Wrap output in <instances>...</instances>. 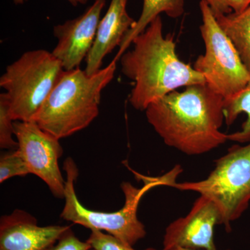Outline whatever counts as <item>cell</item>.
<instances>
[{"mask_svg":"<svg viewBox=\"0 0 250 250\" xmlns=\"http://www.w3.org/2000/svg\"><path fill=\"white\" fill-rule=\"evenodd\" d=\"M92 247L87 241L79 239L71 228L67 230L53 246L45 250H90Z\"/></svg>","mask_w":250,"mask_h":250,"instance_id":"20","label":"cell"},{"mask_svg":"<svg viewBox=\"0 0 250 250\" xmlns=\"http://www.w3.org/2000/svg\"><path fill=\"white\" fill-rule=\"evenodd\" d=\"M30 174L19 149H13L1 154L0 159V183L16 177Z\"/></svg>","mask_w":250,"mask_h":250,"instance_id":"16","label":"cell"},{"mask_svg":"<svg viewBox=\"0 0 250 250\" xmlns=\"http://www.w3.org/2000/svg\"><path fill=\"white\" fill-rule=\"evenodd\" d=\"M70 228L69 225L39 226L35 217L16 209L0 219V250H45Z\"/></svg>","mask_w":250,"mask_h":250,"instance_id":"11","label":"cell"},{"mask_svg":"<svg viewBox=\"0 0 250 250\" xmlns=\"http://www.w3.org/2000/svg\"><path fill=\"white\" fill-rule=\"evenodd\" d=\"M94 250L92 249V250Z\"/></svg>","mask_w":250,"mask_h":250,"instance_id":"23","label":"cell"},{"mask_svg":"<svg viewBox=\"0 0 250 250\" xmlns=\"http://www.w3.org/2000/svg\"><path fill=\"white\" fill-rule=\"evenodd\" d=\"M184 0H143L141 16L134 27L125 36L113 60L118 62L132 44L135 38L146 30L148 25L161 14H166L174 19L182 17L184 14Z\"/></svg>","mask_w":250,"mask_h":250,"instance_id":"13","label":"cell"},{"mask_svg":"<svg viewBox=\"0 0 250 250\" xmlns=\"http://www.w3.org/2000/svg\"><path fill=\"white\" fill-rule=\"evenodd\" d=\"M128 0H111L109 8L99 23L96 37L85 59V71L93 75L101 70L104 59L116 47L136 24L126 10Z\"/></svg>","mask_w":250,"mask_h":250,"instance_id":"12","label":"cell"},{"mask_svg":"<svg viewBox=\"0 0 250 250\" xmlns=\"http://www.w3.org/2000/svg\"><path fill=\"white\" fill-rule=\"evenodd\" d=\"M63 68L52 52L28 51L8 65L0 77L14 121H34Z\"/></svg>","mask_w":250,"mask_h":250,"instance_id":"5","label":"cell"},{"mask_svg":"<svg viewBox=\"0 0 250 250\" xmlns=\"http://www.w3.org/2000/svg\"><path fill=\"white\" fill-rule=\"evenodd\" d=\"M14 126L18 149L29 172L42 179L54 196L64 199L65 180L59 165L63 150L59 140L34 121H14Z\"/></svg>","mask_w":250,"mask_h":250,"instance_id":"8","label":"cell"},{"mask_svg":"<svg viewBox=\"0 0 250 250\" xmlns=\"http://www.w3.org/2000/svg\"><path fill=\"white\" fill-rule=\"evenodd\" d=\"M105 4L106 0H95L83 14L54 27V36L58 42L52 53L62 62L64 70L78 68L86 59Z\"/></svg>","mask_w":250,"mask_h":250,"instance_id":"10","label":"cell"},{"mask_svg":"<svg viewBox=\"0 0 250 250\" xmlns=\"http://www.w3.org/2000/svg\"><path fill=\"white\" fill-rule=\"evenodd\" d=\"M200 33L206 49L205 54L197 57L193 68L203 75L210 89L224 99L229 98L246 86L250 74L205 0L200 1Z\"/></svg>","mask_w":250,"mask_h":250,"instance_id":"7","label":"cell"},{"mask_svg":"<svg viewBox=\"0 0 250 250\" xmlns=\"http://www.w3.org/2000/svg\"><path fill=\"white\" fill-rule=\"evenodd\" d=\"M213 16L250 74V6L241 13Z\"/></svg>","mask_w":250,"mask_h":250,"instance_id":"14","label":"cell"},{"mask_svg":"<svg viewBox=\"0 0 250 250\" xmlns=\"http://www.w3.org/2000/svg\"><path fill=\"white\" fill-rule=\"evenodd\" d=\"M27 0H14V2L16 4H24V1ZM74 6H78L79 4H85L88 2V0H67Z\"/></svg>","mask_w":250,"mask_h":250,"instance_id":"21","label":"cell"},{"mask_svg":"<svg viewBox=\"0 0 250 250\" xmlns=\"http://www.w3.org/2000/svg\"><path fill=\"white\" fill-rule=\"evenodd\" d=\"M242 113H246L247 120L241 131L229 134V141L240 143L250 141V80L243 90L224 100L225 121L228 126L232 125Z\"/></svg>","mask_w":250,"mask_h":250,"instance_id":"15","label":"cell"},{"mask_svg":"<svg viewBox=\"0 0 250 250\" xmlns=\"http://www.w3.org/2000/svg\"><path fill=\"white\" fill-rule=\"evenodd\" d=\"M116 61L93 75L80 67L63 70L34 121L54 137H68L98 116L102 92L113 80Z\"/></svg>","mask_w":250,"mask_h":250,"instance_id":"3","label":"cell"},{"mask_svg":"<svg viewBox=\"0 0 250 250\" xmlns=\"http://www.w3.org/2000/svg\"><path fill=\"white\" fill-rule=\"evenodd\" d=\"M224 99L207 83L171 92L146 108L148 123L169 147L189 156L210 152L229 141L220 131Z\"/></svg>","mask_w":250,"mask_h":250,"instance_id":"1","label":"cell"},{"mask_svg":"<svg viewBox=\"0 0 250 250\" xmlns=\"http://www.w3.org/2000/svg\"><path fill=\"white\" fill-rule=\"evenodd\" d=\"M213 15L241 13L250 6V0H205Z\"/></svg>","mask_w":250,"mask_h":250,"instance_id":"19","label":"cell"},{"mask_svg":"<svg viewBox=\"0 0 250 250\" xmlns=\"http://www.w3.org/2000/svg\"><path fill=\"white\" fill-rule=\"evenodd\" d=\"M63 169L66 172L64 200L61 218L91 230L105 231L125 244L134 246L146 236L144 225L138 218L140 201L153 188L167 184V176L144 177L145 185L136 188L129 182H123L121 189L125 195V205L114 212H100L88 209L81 203L75 191V182L79 170L72 158L65 159Z\"/></svg>","mask_w":250,"mask_h":250,"instance_id":"4","label":"cell"},{"mask_svg":"<svg viewBox=\"0 0 250 250\" xmlns=\"http://www.w3.org/2000/svg\"><path fill=\"white\" fill-rule=\"evenodd\" d=\"M14 121L10 114L9 104L4 93L0 95V147L1 149H16L17 141L13 138L14 135Z\"/></svg>","mask_w":250,"mask_h":250,"instance_id":"17","label":"cell"},{"mask_svg":"<svg viewBox=\"0 0 250 250\" xmlns=\"http://www.w3.org/2000/svg\"><path fill=\"white\" fill-rule=\"evenodd\" d=\"M171 250H194V249H188V248H180V247H177V248H174L173 249Z\"/></svg>","mask_w":250,"mask_h":250,"instance_id":"22","label":"cell"},{"mask_svg":"<svg viewBox=\"0 0 250 250\" xmlns=\"http://www.w3.org/2000/svg\"><path fill=\"white\" fill-rule=\"evenodd\" d=\"M132 44L133 49L119 60L123 75L134 82L129 101L135 109L146 111L150 104L181 87L206 83L202 74L179 59L173 36L164 37L160 16Z\"/></svg>","mask_w":250,"mask_h":250,"instance_id":"2","label":"cell"},{"mask_svg":"<svg viewBox=\"0 0 250 250\" xmlns=\"http://www.w3.org/2000/svg\"><path fill=\"white\" fill-rule=\"evenodd\" d=\"M215 164L214 170L203 180L174 182L170 187L208 197L218 210L219 225H223L229 232L231 223L245 213L250 203V141L246 146L229 148Z\"/></svg>","mask_w":250,"mask_h":250,"instance_id":"6","label":"cell"},{"mask_svg":"<svg viewBox=\"0 0 250 250\" xmlns=\"http://www.w3.org/2000/svg\"><path fill=\"white\" fill-rule=\"evenodd\" d=\"M86 241L94 250H136L133 246L125 244L114 236L98 230H91L90 236ZM144 250H158L149 248Z\"/></svg>","mask_w":250,"mask_h":250,"instance_id":"18","label":"cell"},{"mask_svg":"<svg viewBox=\"0 0 250 250\" xmlns=\"http://www.w3.org/2000/svg\"><path fill=\"white\" fill-rule=\"evenodd\" d=\"M218 210L208 197L200 195L185 217L177 219L166 229L162 250L174 248L217 250L214 228L219 225Z\"/></svg>","mask_w":250,"mask_h":250,"instance_id":"9","label":"cell"}]
</instances>
